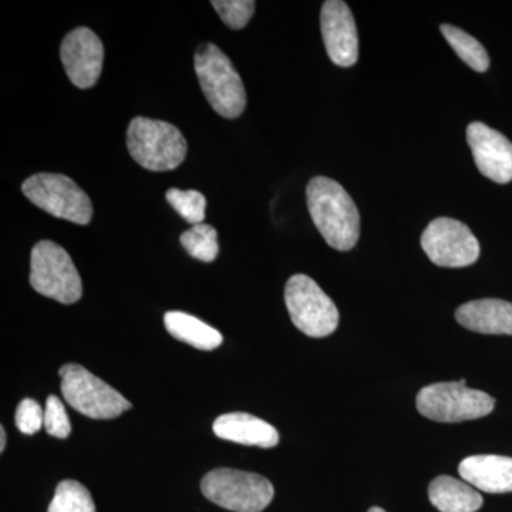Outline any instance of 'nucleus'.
Masks as SVG:
<instances>
[{"instance_id":"obj_8","label":"nucleus","mask_w":512,"mask_h":512,"mask_svg":"<svg viewBox=\"0 0 512 512\" xmlns=\"http://www.w3.org/2000/svg\"><path fill=\"white\" fill-rule=\"evenodd\" d=\"M22 191L32 204L53 217L77 225H89L92 221L93 205L89 195L66 175H32L22 184Z\"/></svg>"},{"instance_id":"obj_7","label":"nucleus","mask_w":512,"mask_h":512,"mask_svg":"<svg viewBox=\"0 0 512 512\" xmlns=\"http://www.w3.org/2000/svg\"><path fill=\"white\" fill-rule=\"evenodd\" d=\"M64 400L74 410L89 419L110 420L131 409V403L123 394L94 376L83 366L64 365L60 369Z\"/></svg>"},{"instance_id":"obj_18","label":"nucleus","mask_w":512,"mask_h":512,"mask_svg":"<svg viewBox=\"0 0 512 512\" xmlns=\"http://www.w3.org/2000/svg\"><path fill=\"white\" fill-rule=\"evenodd\" d=\"M164 325L173 338L195 349L214 350L220 348L224 342L217 329L188 313L167 312L164 315Z\"/></svg>"},{"instance_id":"obj_27","label":"nucleus","mask_w":512,"mask_h":512,"mask_svg":"<svg viewBox=\"0 0 512 512\" xmlns=\"http://www.w3.org/2000/svg\"><path fill=\"white\" fill-rule=\"evenodd\" d=\"M367 512H386V511H384L383 508H380V507H372Z\"/></svg>"},{"instance_id":"obj_2","label":"nucleus","mask_w":512,"mask_h":512,"mask_svg":"<svg viewBox=\"0 0 512 512\" xmlns=\"http://www.w3.org/2000/svg\"><path fill=\"white\" fill-rule=\"evenodd\" d=\"M195 73L205 99L224 119H237L247 107L244 82L229 57L214 43L198 47L194 56Z\"/></svg>"},{"instance_id":"obj_23","label":"nucleus","mask_w":512,"mask_h":512,"mask_svg":"<svg viewBox=\"0 0 512 512\" xmlns=\"http://www.w3.org/2000/svg\"><path fill=\"white\" fill-rule=\"evenodd\" d=\"M211 5L229 29L239 30L254 16L256 3L254 0H212Z\"/></svg>"},{"instance_id":"obj_5","label":"nucleus","mask_w":512,"mask_h":512,"mask_svg":"<svg viewBox=\"0 0 512 512\" xmlns=\"http://www.w3.org/2000/svg\"><path fill=\"white\" fill-rule=\"evenodd\" d=\"M201 491L211 503L234 512H261L274 500L268 478L247 471L218 468L202 478Z\"/></svg>"},{"instance_id":"obj_9","label":"nucleus","mask_w":512,"mask_h":512,"mask_svg":"<svg viewBox=\"0 0 512 512\" xmlns=\"http://www.w3.org/2000/svg\"><path fill=\"white\" fill-rule=\"evenodd\" d=\"M285 303L293 325L309 338H326L339 325L335 302L308 275H293L286 282Z\"/></svg>"},{"instance_id":"obj_25","label":"nucleus","mask_w":512,"mask_h":512,"mask_svg":"<svg viewBox=\"0 0 512 512\" xmlns=\"http://www.w3.org/2000/svg\"><path fill=\"white\" fill-rule=\"evenodd\" d=\"M16 426L23 434L37 433L45 427V410L33 399H25L20 402L16 410Z\"/></svg>"},{"instance_id":"obj_4","label":"nucleus","mask_w":512,"mask_h":512,"mask_svg":"<svg viewBox=\"0 0 512 512\" xmlns=\"http://www.w3.org/2000/svg\"><path fill=\"white\" fill-rule=\"evenodd\" d=\"M30 285L40 295L63 305L80 301L82 278L66 249L52 241L37 242L30 256Z\"/></svg>"},{"instance_id":"obj_24","label":"nucleus","mask_w":512,"mask_h":512,"mask_svg":"<svg viewBox=\"0 0 512 512\" xmlns=\"http://www.w3.org/2000/svg\"><path fill=\"white\" fill-rule=\"evenodd\" d=\"M45 429L56 439H67L72 433V424L67 417L62 400L56 396L47 397L45 409Z\"/></svg>"},{"instance_id":"obj_1","label":"nucleus","mask_w":512,"mask_h":512,"mask_svg":"<svg viewBox=\"0 0 512 512\" xmlns=\"http://www.w3.org/2000/svg\"><path fill=\"white\" fill-rule=\"evenodd\" d=\"M306 202L316 228L329 247L350 251L360 238V214L345 188L328 177H315L306 187Z\"/></svg>"},{"instance_id":"obj_26","label":"nucleus","mask_w":512,"mask_h":512,"mask_svg":"<svg viewBox=\"0 0 512 512\" xmlns=\"http://www.w3.org/2000/svg\"><path fill=\"white\" fill-rule=\"evenodd\" d=\"M6 447V431L3 429V426L0 427V453L5 451Z\"/></svg>"},{"instance_id":"obj_19","label":"nucleus","mask_w":512,"mask_h":512,"mask_svg":"<svg viewBox=\"0 0 512 512\" xmlns=\"http://www.w3.org/2000/svg\"><path fill=\"white\" fill-rule=\"evenodd\" d=\"M440 30L446 37L448 45L453 47L454 52L467 66L478 73L487 72L490 67V57L477 39L453 25H441Z\"/></svg>"},{"instance_id":"obj_11","label":"nucleus","mask_w":512,"mask_h":512,"mask_svg":"<svg viewBox=\"0 0 512 512\" xmlns=\"http://www.w3.org/2000/svg\"><path fill=\"white\" fill-rule=\"evenodd\" d=\"M60 59L77 89H92L103 70L104 46L92 29L77 28L64 37Z\"/></svg>"},{"instance_id":"obj_17","label":"nucleus","mask_w":512,"mask_h":512,"mask_svg":"<svg viewBox=\"0 0 512 512\" xmlns=\"http://www.w3.org/2000/svg\"><path fill=\"white\" fill-rule=\"evenodd\" d=\"M429 498L440 512H477L484 503L473 485L450 476H440L431 481Z\"/></svg>"},{"instance_id":"obj_3","label":"nucleus","mask_w":512,"mask_h":512,"mask_svg":"<svg viewBox=\"0 0 512 512\" xmlns=\"http://www.w3.org/2000/svg\"><path fill=\"white\" fill-rule=\"evenodd\" d=\"M128 153L150 171H171L187 157L188 144L180 130L167 121L136 117L127 130Z\"/></svg>"},{"instance_id":"obj_16","label":"nucleus","mask_w":512,"mask_h":512,"mask_svg":"<svg viewBox=\"0 0 512 512\" xmlns=\"http://www.w3.org/2000/svg\"><path fill=\"white\" fill-rule=\"evenodd\" d=\"M215 436L232 443L261 448L278 446L279 433L274 426L247 413L222 414L214 421Z\"/></svg>"},{"instance_id":"obj_13","label":"nucleus","mask_w":512,"mask_h":512,"mask_svg":"<svg viewBox=\"0 0 512 512\" xmlns=\"http://www.w3.org/2000/svg\"><path fill=\"white\" fill-rule=\"evenodd\" d=\"M467 143L484 177L497 184L512 181V143L500 131L474 121L467 127Z\"/></svg>"},{"instance_id":"obj_6","label":"nucleus","mask_w":512,"mask_h":512,"mask_svg":"<svg viewBox=\"0 0 512 512\" xmlns=\"http://www.w3.org/2000/svg\"><path fill=\"white\" fill-rule=\"evenodd\" d=\"M417 410L427 419L440 423L477 420L493 412L495 399L490 394L460 382L434 383L423 387L416 397Z\"/></svg>"},{"instance_id":"obj_14","label":"nucleus","mask_w":512,"mask_h":512,"mask_svg":"<svg viewBox=\"0 0 512 512\" xmlns=\"http://www.w3.org/2000/svg\"><path fill=\"white\" fill-rule=\"evenodd\" d=\"M458 473L466 483L488 494L512 493V458L481 454L464 458Z\"/></svg>"},{"instance_id":"obj_22","label":"nucleus","mask_w":512,"mask_h":512,"mask_svg":"<svg viewBox=\"0 0 512 512\" xmlns=\"http://www.w3.org/2000/svg\"><path fill=\"white\" fill-rule=\"evenodd\" d=\"M165 200L184 218L188 224H202L205 220V208H207V200L200 191L188 190L181 191L178 188H170L165 192Z\"/></svg>"},{"instance_id":"obj_12","label":"nucleus","mask_w":512,"mask_h":512,"mask_svg":"<svg viewBox=\"0 0 512 512\" xmlns=\"http://www.w3.org/2000/svg\"><path fill=\"white\" fill-rule=\"evenodd\" d=\"M320 28L330 60L340 67L355 66L359 59V36L348 3L342 0L323 3Z\"/></svg>"},{"instance_id":"obj_15","label":"nucleus","mask_w":512,"mask_h":512,"mask_svg":"<svg viewBox=\"0 0 512 512\" xmlns=\"http://www.w3.org/2000/svg\"><path fill=\"white\" fill-rule=\"evenodd\" d=\"M457 322L483 335H512V303L501 299H478L456 311Z\"/></svg>"},{"instance_id":"obj_10","label":"nucleus","mask_w":512,"mask_h":512,"mask_svg":"<svg viewBox=\"0 0 512 512\" xmlns=\"http://www.w3.org/2000/svg\"><path fill=\"white\" fill-rule=\"evenodd\" d=\"M420 242L430 261L443 268H466L480 256V242L471 229L453 218L431 221Z\"/></svg>"},{"instance_id":"obj_21","label":"nucleus","mask_w":512,"mask_h":512,"mask_svg":"<svg viewBox=\"0 0 512 512\" xmlns=\"http://www.w3.org/2000/svg\"><path fill=\"white\" fill-rule=\"evenodd\" d=\"M47 512H96V505L84 485L74 480H64L57 485Z\"/></svg>"},{"instance_id":"obj_20","label":"nucleus","mask_w":512,"mask_h":512,"mask_svg":"<svg viewBox=\"0 0 512 512\" xmlns=\"http://www.w3.org/2000/svg\"><path fill=\"white\" fill-rule=\"evenodd\" d=\"M185 251L201 262H214L220 254L217 229L208 224L194 225L180 237Z\"/></svg>"}]
</instances>
